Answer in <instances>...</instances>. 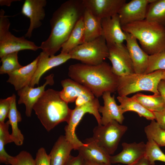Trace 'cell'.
<instances>
[{
    "instance_id": "obj_7",
    "label": "cell",
    "mask_w": 165,
    "mask_h": 165,
    "mask_svg": "<svg viewBox=\"0 0 165 165\" xmlns=\"http://www.w3.org/2000/svg\"><path fill=\"white\" fill-rule=\"evenodd\" d=\"M3 9L0 11V57L8 54L24 50L36 51L40 49L34 42L24 36L17 37L9 31L10 24L8 16Z\"/></svg>"
},
{
    "instance_id": "obj_4",
    "label": "cell",
    "mask_w": 165,
    "mask_h": 165,
    "mask_svg": "<svg viewBox=\"0 0 165 165\" xmlns=\"http://www.w3.org/2000/svg\"><path fill=\"white\" fill-rule=\"evenodd\" d=\"M122 28L138 40L141 48L149 55L165 52V27L162 25L145 19Z\"/></svg>"
},
{
    "instance_id": "obj_23",
    "label": "cell",
    "mask_w": 165,
    "mask_h": 165,
    "mask_svg": "<svg viewBox=\"0 0 165 165\" xmlns=\"http://www.w3.org/2000/svg\"><path fill=\"white\" fill-rule=\"evenodd\" d=\"M74 147L64 135L60 136L54 144L49 155L51 165H64L71 156Z\"/></svg>"
},
{
    "instance_id": "obj_15",
    "label": "cell",
    "mask_w": 165,
    "mask_h": 165,
    "mask_svg": "<svg viewBox=\"0 0 165 165\" xmlns=\"http://www.w3.org/2000/svg\"><path fill=\"white\" fill-rule=\"evenodd\" d=\"M86 9L102 20L118 14L125 0H82Z\"/></svg>"
},
{
    "instance_id": "obj_2",
    "label": "cell",
    "mask_w": 165,
    "mask_h": 165,
    "mask_svg": "<svg viewBox=\"0 0 165 165\" xmlns=\"http://www.w3.org/2000/svg\"><path fill=\"white\" fill-rule=\"evenodd\" d=\"M68 75L71 79L88 88L96 98L105 92L117 91L119 76L113 73L112 66L105 62L96 65L82 63L71 65Z\"/></svg>"
},
{
    "instance_id": "obj_20",
    "label": "cell",
    "mask_w": 165,
    "mask_h": 165,
    "mask_svg": "<svg viewBox=\"0 0 165 165\" xmlns=\"http://www.w3.org/2000/svg\"><path fill=\"white\" fill-rule=\"evenodd\" d=\"M109 92H104L102 98L104 101V105L100 106L98 111L101 113V124L105 125L115 120L122 124L124 119V113L119 105L116 103L115 96H111Z\"/></svg>"
},
{
    "instance_id": "obj_13",
    "label": "cell",
    "mask_w": 165,
    "mask_h": 165,
    "mask_svg": "<svg viewBox=\"0 0 165 165\" xmlns=\"http://www.w3.org/2000/svg\"><path fill=\"white\" fill-rule=\"evenodd\" d=\"M47 3L46 0H25L21 9V13L28 18L30 24L25 37L30 38L33 30L42 25L41 21L45 16L44 7Z\"/></svg>"
},
{
    "instance_id": "obj_33",
    "label": "cell",
    "mask_w": 165,
    "mask_h": 165,
    "mask_svg": "<svg viewBox=\"0 0 165 165\" xmlns=\"http://www.w3.org/2000/svg\"><path fill=\"white\" fill-rule=\"evenodd\" d=\"M145 156L150 162L151 165H154L156 161L165 162V154L152 140L148 139Z\"/></svg>"
},
{
    "instance_id": "obj_28",
    "label": "cell",
    "mask_w": 165,
    "mask_h": 165,
    "mask_svg": "<svg viewBox=\"0 0 165 165\" xmlns=\"http://www.w3.org/2000/svg\"><path fill=\"white\" fill-rule=\"evenodd\" d=\"M152 112H159L165 109V101L160 95H146L138 93L132 97Z\"/></svg>"
},
{
    "instance_id": "obj_39",
    "label": "cell",
    "mask_w": 165,
    "mask_h": 165,
    "mask_svg": "<svg viewBox=\"0 0 165 165\" xmlns=\"http://www.w3.org/2000/svg\"><path fill=\"white\" fill-rule=\"evenodd\" d=\"M84 160L79 154L76 156L71 155L64 165H83Z\"/></svg>"
},
{
    "instance_id": "obj_5",
    "label": "cell",
    "mask_w": 165,
    "mask_h": 165,
    "mask_svg": "<svg viewBox=\"0 0 165 165\" xmlns=\"http://www.w3.org/2000/svg\"><path fill=\"white\" fill-rule=\"evenodd\" d=\"M164 70H157L147 74L134 73L119 76L117 90L119 96H127L141 91L152 92L155 95L160 94L158 86L163 79Z\"/></svg>"
},
{
    "instance_id": "obj_41",
    "label": "cell",
    "mask_w": 165,
    "mask_h": 165,
    "mask_svg": "<svg viewBox=\"0 0 165 165\" xmlns=\"http://www.w3.org/2000/svg\"><path fill=\"white\" fill-rule=\"evenodd\" d=\"M132 165H151V164L148 159L145 156H144Z\"/></svg>"
},
{
    "instance_id": "obj_37",
    "label": "cell",
    "mask_w": 165,
    "mask_h": 165,
    "mask_svg": "<svg viewBox=\"0 0 165 165\" xmlns=\"http://www.w3.org/2000/svg\"><path fill=\"white\" fill-rule=\"evenodd\" d=\"M35 160V165H51L50 156L43 147L38 150Z\"/></svg>"
},
{
    "instance_id": "obj_43",
    "label": "cell",
    "mask_w": 165,
    "mask_h": 165,
    "mask_svg": "<svg viewBox=\"0 0 165 165\" xmlns=\"http://www.w3.org/2000/svg\"><path fill=\"white\" fill-rule=\"evenodd\" d=\"M19 0H0V5L1 6L6 5L8 6H10L11 3L14 1H18Z\"/></svg>"
},
{
    "instance_id": "obj_42",
    "label": "cell",
    "mask_w": 165,
    "mask_h": 165,
    "mask_svg": "<svg viewBox=\"0 0 165 165\" xmlns=\"http://www.w3.org/2000/svg\"><path fill=\"white\" fill-rule=\"evenodd\" d=\"M83 165H108L104 163H97L90 160H84Z\"/></svg>"
},
{
    "instance_id": "obj_30",
    "label": "cell",
    "mask_w": 165,
    "mask_h": 165,
    "mask_svg": "<svg viewBox=\"0 0 165 165\" xmlns=\"http://www.w3.org/2000/svg\"><path fill=\"white\" fill-rule=\"evenodd\" d=\"M9 120L0 122V162L6 164H9L12 157L6 152L4 147L6 144L13 142L9 131Z\"/></svg>"
},
{
    "instance_id": "obj_21",
    "label": "cell",
    "mask_w": 165,
    "mask_h": 165,
    "mask_svg": "<svg viewBox=\"0 0 165 165\" xmlns=\"http://www.w3.org/2000/svg\"><path fill=\"white\" fill-rule=\"evenodd\" d=\"M84 145L77 150L84 160L111 165V156L102 148L99 146L93 138L85 140Z\"/></svg>"
},
{
    "instance_id": "obj_3",
    "label": "cell",
    "mask_w": 165,
    "mask_h": 165,
    "mask_svg": "<svg viewBox=\"0 0 165 165\" xmlns=\"http://www.w3.org/2000/svg\"><path fill=\"white\" fill-rule=\"evenodd\" d=\"M33 109L42 125L49 131L70 119L72 109L61 98L60 91L49 89L35 104Z\"/></svg>"
},
{
    "instance_id": "obj_36",
    "label": "cell",
    "mask_w": 165,
    "mask_h": 165,
    "mask_svg": "<svg viewBox=\"0 0 165 165\" xmlns=\"http://www.w3.org/2000/svg\"><path fill=\"white\" fill-rule=\"evenodd\" d=\"M12 96L5 99L0 100V122H4L8 117L9 112Z\"/></svg>"
},
{
    "instance_id": "obj_32",
    "label": "cell",
    "mask_w": 165,
    "mask_h": 165,
    "mask_svg": "<svg viewBox=\"0 0 165 165\" xmlns=\"http://www.w3.org/2000/svg\"><path fill=\"white\" fill-rule=\"evenodd\" d=\"M18 52H13L1 58L0 74H8L23 66L18 62Z\"/></svg>"
},
{
    "instance_id": "obj_38",
    "label": "cell",
    "mask_w": 165,
    "mask_h": 165,
    "mask_svg": "<svg viewBox=\"0 0 165 165\" xmlns=\"http://www.w3.org/2000/svg\"><path fill=\"white\" fill-rule=\"evenodd\" d=\"M152 112L158 125L161 128L165 130V109L161 111Z\"/></svg>"
},
{
    "instance_id": "obj_34",
    "label": "cell",
    "mask_w": 165,
    "mask_h": 165,
    "mask_svg": "<svg viewBox=\"0 0 165 165\" xmlns=\"http://www.w3.org/2000/svg\"><path fill=\"white\" fill-rule=\"evenodd\" d=\"M159 70H165V52L149 55L148 67L144 74Z\"/></svg>"
},
{
    "instance_id": "obj_8",
    "label": "cell",
    "mask_w": 165,
    "mask_h": 165,
    "mask_svg": "<svg viewBox=\"0 0 165 165\" xmlns=\"http://www.w3.org/2000/svg\"><path fill=\"white\" fill-rule=\"evenodd\" d=\"M98 98L95 97L86 103L80 106H76L72 110L68 124L64 127L65 136L66 139L73 145L74 150H78L84 145L77 138L75 130L77 126L84 115L88 113L95 118L98 125H101V118L98 111L100 106Z\"/></svg>"
},
{
    "instance_id": "obj_16",
    "label": "cell",
    "mask_w": 165,
    "mask_h": 165,
    "mask_svg": "<svg viewBox=\"0 0 165 165\" xmlns=\"http://www.w3.org/2000/svg\"><path fill=\"white\" fill-rule=\"evenodd\" d=\"M122 151L118 154L111 156V164L122 163L132 165L145 156L146 151V144L141 141L137 143L123 142L122 144Z\"/></svg>"
},
{
    "instance_id": "obj_44",
    "label": "cell",
    "mask_w": 165,
    "mask_h": 165,
    "mask_svg": "<svg viewBox=\"0 0 165 165\" xmlns=\"http://www.w3.org/2000/svg\"><path fill=\"white\" fill-rule=\"evenodd\" d=\"M162 80L165 82V70H164L163 72V79Z\"/></svg>"
},
{
    "instance_id": "obj_12",
    "label": "cell",
    "mask_w": 165,
    "mask_h": 165,
    "mask_svg": "<svg viewBox=\"0 0 165 165\" xmlns=\"http://www.w3.org/2000/svg\"><path fill=\"white\" fill-rule=\"evenodd\" d=\"M153 0H132L125 3L118 14L121 26L145 19L148 5Z\"/></svg>"
},
{
    "instance_id": "obj_25",
    "label": "cell",
    "mask_w": 165,
    "mask_h": 165,
    "mask_svg": "<svg viewBox=\"0 0 165 165\" xmlns=\"http://www.w3.org/2000/svg\"><path fill=\"white\" fill-rule=\"evenodd\" d=\"M11 96L12 98L8 117L12 129L11 136L13 142L17 146H20L23 144L24 138L18 128V123L21 121L22 117L20 113L17 108L16 96L14 94Z\"/></svg>"
},
{
    "instance_id": "obj_10",
    "label": "cell",
    "mask_w": 165,
    "mask_h": 165,
    "mask_svg": "<svg viewBox=\"0 0 165 165\" xmlns=\"http://www.w3.org/2000/svg\"><path fill=\"white\" fill-rule=\"evenodd\" d=\"M108 58L112 64L113 73L118 76L134 73L133 63L126 45L123 43L108 46Z\"/></svg>"
},
{
    "instance_id": "obj_27",
    "label": "cell",
    "mask_w": 165,
    "mask_h": 165,
    "mask_svg": "<svg viewBox=\"0 0 165 165\" xmlns=\"http://www.w3.org/2000/svg\"><path fill=\"white\" fill-rule=\"evenodd\" d=\"M82 17L77 23L68 39L62 46L61 53L68 54L74 49L84 42Z\"/></svg>"
},
{
    "instance_id": "obj_6",
    "label": "cell",
    "mask_w": 165,
    "mask_h": 165,
    "mask_svg": "<svg viewBox=\"0 0 165 165\" xmlns=\"http://www.w3.org/2000/svg\"><path fill=\"white\" fill-rule=\"evenodd\" d=\"M68 54L71 59L79 61L83 64L96 65L108 58L109 50L104 37L101 35L78 46Z\"/></svg>"
},
{
    "instance_id": "obj_29",
    "label": "cell",
    "mask_w": 165,
    "mask_h": 165,
    "mask_svg": "<svg viewBox=\"0 0 165 165\" xmlns=\"http://www.w3.org/2000/svg\"><path fill=\"white\" fill-rule=\"evenodd\" d=\"M145 19L165 27V0H153L150 3Z\"/></svg>"
},
{
    "instance_id": "obj_26",
    "label": "cell",
    "mask_w": 165,
    "mask_h": 165,
    "mask_svg": "<svg viewBox=\"0 0 165 165\" xmlns=\"http://www.w3.org/2000/svg\"><path fill=\"white\" fill-rule=\"evenodd\" d=\"M117 98L120 103L119 105L123 113L133 111L137 113L140 117H143L148 120H155L153 112L148 110L132 97L119 96Z\"/></svg>"
},
{
    "instance_id": "obj_35",
    "label": "cell",
    "mask_w": 165,
    "mask_h": 165,
    "mask_svg": "<svg viewBox=\"0 0 165 165\" xmlns=\"http://www.w3.org/2000/svg\"><path fill=\"white\" fill-rule=\"evenodd\" d=\"M11 165H35V160L28 152L22 151L13 156L10 163Z\"/></svg>"
},
{
    "instance_id": "obj_9",
    "label": "cell",
    "mask_w": 165,
    "mask_h": 165,
    "mask_svg": "<svg viewBox=\"0 0 165 165\" xmlns=\"http://www.w3.org/2000/svg\"><path fill=\"white\" fill-rule=\"evenodd\" d=\"M127 127L113 120L105 125H98L94 129L93 138L110 155L117 149Z\"/></svg>"
},
{
    "instance_id": "obj_40",
    "label": "cell",
    "mask_w": 165,
    "mask_h": 165,
    "mask_svg": "<svg viewBox=\"0 0 165 165\" xmlns=\"http://www.w3.org/2000/svg\"><path fill=\"white\" fill-rule=\"evenodd\" d=\"M158 90L165 101V82L162 80L158 86Z\"/></svg>"
},
{
    "instance_id": "obj_1",
    "label": "cell",
    "mask_w": 165,
    "mask_h": 165,
    "mask_svg": "<svg viewBox=\"0 0 165 165\" xmlns=\"http://www.w3.org/2000/svg\"><path fill=\"white\" fill-rule=\"evenodd\" d=\"M85 9L82 0H69L62 3L50 20L51 31L48 38L40 46L42 52L49 56L54 55L83 17Z\"/></svg>"
},
{
    "instance_id": "obj_45",
    "label": "cell",
    "mask_w": 165,
    "mask_h": 165,
    "mask_svg": "<svg viewBox=\"0 0 165 165\" xmlns=\"http://www.w3.org/2000/svg\"><path fill=\"white\" fill-rule=\"evenodd\" d=\"M118 165H119V164H118Z\"/></svg>"
},
{
    "instance_id": "obj_18",
    "label": "cell",
    "mask_w": 165,
    "mask_h": 165,
    "mask_svg": "<svg viewBox=\"0 0 165 165\" xmlns=\"http://www.w3.org/2000/svg\"><path fill=\"white\" fill-rule=\"evenodd\" d=\"M38 57L37 68L29 85L32 87L38 85L41 77L47 71L71 59L68 53H61L57 55L49 56L42 52Z\"/></svg>"
},
{
    "instance_id": "obj_19",
    "label": "cell",
    "mask_w": 165,
    "mask_h": 165,
    "mask_svg": "<svg viewBox=\"0 0 165 165\" xmlns=\"http://www.w3.org/2000/svg\"><path fill=\"white\" fill-rule=\"evenodd\" d=\"M102 35L107 46L123 43L126 35L123 30L118 14L101 20Z\"/></svg>"
},
{
    "instance_id": "obj_24",
    "label": "cell",
    "mask_w": 165,
    "mask_h": 165,
    "mask_svg": "<svg viewBox=\"0 0 165 165\" xmlns=\"http://www.w3.org/2000/svg\"><path fill=\"white\" fill-rule=\"evenodd\" d=\"M82 18L84 42L92 41L102 35L101 20L94 16L86 9Z\"/></svg>"
},
{
    "instance_id": "obj_14",
    "label": "cell",
    "mask_w": 165,
    "mask_h": 165,
    "mask_svg": "<svg viewBox=\"0 0 165 165\" xmlns=\"http://www.w3.org/2000/svg\"><path fill=\"white\" fill-rule=\"evenodd\" d=\"M54 75L52 74L45 78L46 81L42 85L37 87L29 86H25L17 91L19 97V104H23L25 107V115L28 117L31 116L33 107L45 91V88L48 85H53L54 83Z\"/></svg>"
},
{
    "instance_id": "obj_11",
    "label": "cell",
    "mask_w": 165,
    "mask_h": 165,
    "mask_svg": "<svg viewBox=\"0 0 165 165\" xmlns=\"http://www.w3.org/2000/svg\"><path fill=\"white\" fill-rule=\"evenodd\" d=\"M61 84L60 97L68 103L75 101L76 106H80L95 97L88 88L71 79L63 80Z\"/></svg>"
},
{
    "instance_id": "obj_31",
    "label": "cell",
    "mask_w": 165,
    "mask_h": 165,
    "mask_svg": "<svg viewBox=\"0 0 165 165\" xmlns=\"http://www.w3.org/2000/svg\"><path fill=\"white\" fill-rule=\"evenodd\" d=\"M148 139L153 140L159 146H165V130L161 128L155 120L144 128Z\"/></svg>"
},
{
    "instance_id": "obj_17",
    "label": "cell",
    "mask_w": 165,
    "mask_h": 165,
    "mask_svg": "<svg viewBox=\"0 0 165 165\" xmlns=\"http://www.w3.org/2000/svg\"><path fill=\"white\" fill-rule=\"evenodd\" d=\"M125 33L126 46L133 63L134 73L144 74L148 67L149 55L140 47L134 36Z\"/></svg>"
},
{
    "instance_id": "obj_22",
    "label": "cell",
    "mask_w": 165,
    "mask_h": 165,
    "mask_svg": "<svg viewBox=\"0 0 165 165\" xmlns=\"http://www.w3.org/2000/svg\"><path fill=\"white\" fill-rule=\"evenodd\" d=\"M38 60V56L30 64L8 74L9 78L7 82L12 85L17 91L29 86L36 71Z\"/></svg>"
}]
</instances>
